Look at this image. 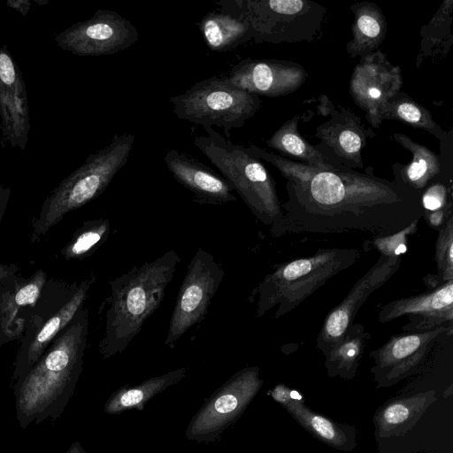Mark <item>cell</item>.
Returning a JSON list of instances; mask_svg holds the SVG:
<instances>
[{
	"label": "cell",
	"instance_id": "6da1fadb",
	"mask_svg": "<svg viewBox=\"0 0 453 453\" xmlns=\"http://www.w3.org/2000/svg\"><path fill=\"white\" fill-rule=\"evenodd\" d=\"M246 150L275 166L287 180L283 216L270 226L273 237L357 231L385 237L424 217L420 194L395 175L389 181L351 169L322 170L251 143Z\"/></svg>",
	"mask_w": 453,
	"mask_h": 453
},
{
	"label": "cell",
	"instance_id": "7a4b0ae2",
	"mask_svg": "<svg viewBox=\"0 0 453 453\" xmlns=\"http://www.w3.org/2000/svg\"><path fill=\"white\" fill-rule=\"evenodd\" d=\"M180 261L175 250H168L110 282V305L101 348L104 357L123 352L140 333L162 303Z\"/></svg>",
	"mask_w": 453,
	"mask_h": 453
},
{
	"label": "cell",
	"instance_id": "3957f363",
	"mask_svg": "<svg viewBox=\"0 0 453 453\" xmlns=\"http://www.w3.org/2000/svg\"><path fill=\"white\" fill-rule=\"evenodd\" d=\"M357 249H319L313 255L278 265L253 290L256 315L275 308L279 319L303 303L334 275L349 268L358 257Z\"/></svg>",
	"mask_w": 453,
	"mask_h": 453
},
{
	"label": "cell",
	"instance_id": "277c9868",
	"mask_svg": "<svg viewBox=\"0 0 453 453\" xmlns=\"http://www.w3.org/2000/svg\"><path fill=\"white\" fill-rule=\"evenodd\" d=\"M205 135L195 137L194 144L231 184L252 214L264 225L279 222L283 211L275 182L260 159L234 144L213 127H203Z\"/></svg>",
	"mask_w": 453,
	"mask_h": 453
},
{
	"label": "cell",
	"instance_id": "5b68a950",
	"mask_svg": "<svg viewBox=\"0 0 453 453\" xmlns=\"http://www.w3.org/2000/svg\"><path fill=\"white\" fill-rule=\"evenodd\" d=\"M168 102L178 119L203 128H222L226 139L232 129L242 127L261 106L258 96L237 87L226 76L198 81Z\"/></svg>",
	"mask_w": 453,
	"mask_h": 453
},
{
	"label": "cell",
	"instance_id": "8992f818",
	"mask_svg": "<svg viewBox=\"0 0 453 453\" xmlns=\"http://www.w3.org/2000/svg\"><path fill=\"white\" fill-rule=\"evenodd\" d=\"M248 19L257 43L311 42L326 15L311 0H231Z\"/></svg>",
	"mask_w": 453,
	"mask_h": 453
},
{
	"label": "cell",
	"instance_id": "52a82bcc",
	"mask_svg": "<svg viewBox=\"0 0 453 453\" xmlns=\"http://www.w3.org/2000/svg\"><path fill=\"white\" fill-rule=\"evenodd\" d=\"M224 277L225 271L215 257L198 248L178 291L165 340L166 346L173 349L185 333L204 319Z\"/></svg>",
	"mask_w": 453,
	"mask_h": 453
},
{
	"label": "cell",
	"instance_id": "ba28073f",
	"mask_svg": "<svg viewBox=\"0 0 453 453\" xmlns=\"http://www.w3.org/2000/svg\"><path fill=\"white\" fill-rule=\"evenodd\" d=\"M263 385L258 366L234 373L203 404L191 420L189 440L211 441L239 418Z\"/></svg>",
	"mask_w": 453,
	"mask_h": 453
},
{
	"label": "cell",
	"instance_id": "9c48e42d",
	"mask_svg": "<svg viewBox=\"0 0 453 453\" xmlns=\"http://www.w3.org/2000/svg\"><path fill=\"white\" fill-rule=\"evenodd\" d=\"M451 331L453 325L391 335L383 345L370 352L373 360L370 371L375 388L392 387L419 372L439 342Z\"/></svg>",
	"mask_w": 453,
	"mask_h": 453
},
{
	"label": "cell",
	"instance_id": "30bf717a",
	"mask_svg": "<svg viewBox=\"0 0 453 453\" xmlns=\"http://www.w3.org/2000/svg\"><path fill=\"white\" fill-rule=\"evenodd\" d=\"M139 39L136 27L111 10H97L84 21L74 23L55 35L57 45L79 57L111 55L127 50Z\"/></svg>",
	"mask_w": 453,
	"mask_h": 453
},
{
	"label": "cell",
	"instance_id": "8fae6325",
	"mask_svg": "<svg viewBox=\"0 0 453 453\" xmlns=\"http://www.w3.org/2000/svg\"><path fill=\"white\" fill-rule=\"evenodd\" d=\"M318 110L326 112L330 119L316 127L314 136L319 143L314 145L327 161L342 170L363 168L361 151L369 139L375 136L372 127L349 109L335 108L327 96L319 98Z\"/></svg>",
	"mask_w": 453,
	"mask_h": 453
},
{
	"label": "cell",
	"instance_id": "7c38bea8",
	"mask_svg": "<svg viewBox=\"0 0 453 453\" xmlns=\"http://www.w3.org/2000/svg\"><path fill=\"white\" fill-rule=\"evenodd\" d=\"M133 134H115L109 144L90 154L60 186V197L77 207L99 196L126 165L133 150Z\"/></svg>",
	"mask_w": 453,
	"mask_h": 453
},
{
	"label": "cell",
	"instance_id": "4fadbf2b",
	"mask_svg": "<svg viewBox=\"0 0 453 453\" xmlns=\"http://www.w3.org/2000/svg\"><path fill=\"white\" fill-rule=\"evenodd\" d=\"M403 83L400 67L390 63L380 50L362 58L355 66L349 80V94L365 111L372 128L380 127L382 107L401 91Z\"/></svg>",
	"mask_w": 453,
	"mask_h": 453
},
{
	"label": "cell",
	"instance_id": "5bb4252c",
	"mask_svg": "<svg viewBox=\"0 0 453 453\" xmlns=\"http://www.w3.org/2000/svg\"><path fill=\"white\" fill-rule=\"evenodd\" d=\"M402 257L380 255L375 264L354 284L349 294L326 316L319 332L316 346L326 357L367 298L397 272Z\"/></svg>",
	"mask_w": 453,
	"mask_h": 453
},
{
	"label": "cell",
	"instance_id": "9a60e30c",
	"mask_svg": "<svg viewBox=\"0 0 453 453\" xmlns=\"http://www.w3.org/2000/svg\"><path fill=\"white\" fill-rule=\"evenodd\" d=\"M408 321L403 332H426L453 325V280L446 281L426 292L399 298L383 305L378 313L385 324L401 317Z\"/></svg>",
	"mask_w": 453,
	"mask_h": 453
},
{
	"label": "cell",
	"instance_id": "2e32d148",
	"mask_svg": "<svg viewBox=\"0 0 453 453\" xmlns=\"http://www.w3.org/2000/svg\"><path fill=\"white\" fill-rule=\"evenodd\" d=\"M226 76L250 93L276 97L297 90L307 80L308 73L292 61L248 58L235 64Z\"/></svg>",
	"mask_w": 453,
	"mask_h": 453
},
{
	"label": "cell",
	"instance_id": "e0dca14e",
	"mask_svg": "<svg viewBox=\"0 0 453 453\" xmlns=\"http://www.w3.org/2000/svg\"><path fill=\"white\" fill-rule=\"evenodd\" d=\"M0 117L4 139L24 150L28 142V96L22 73L8 48L0 47Z\"/></svg>",
	"mask_w": 453,
	"mask_h": 453
},
{
	"label": "cell",
	"instance_id": "ac0fdd59",
	"mask_svg": "<svg viewBox=\"0 0 453 453\" xmlns=\"http://www.w3.org/2000/svg\"><path fill=\"white\" fill-rule=\"evenodd\" d=\"M164 161L173 178L193 194L196 203L222 205L236 201L231 184L190 155L170 149Z\"/></svg>",
	"mask_w": 453,
	"mask_h": 453
},
{
	"label": "cell",
	"instance_id": "d6986e66",
	"mask_svg": "<svg viewBox=\"0 0 453 453\" xmlns=\"http://www.w3.org/2000/svg\"><path fill=\"white\" fill-rule=\"evenodd\" d=\"M219 11L206 13L197 23L207 44L213 51L226 52L253 39L251 26L246 16L231 0L216 3Z\"/></svg>",
	"mask_w": 453,
	"mask_h": 453
},
{
	"label": "cell",
	"instance_id": "ffe728a7",
	"mask_svg": "<svg viewBox=\"0 0 453 453\" xmlns=\"http://www.w3.org/2000/svg\"><path fill=\"white\" fill-rule=\"evenodd\" d=\"M436 400V392L429 389L386 402L373 415L376 439L405 434Z\"/></svg>",
	"mask_w": 453,
	"mask_h": 453
},
{
	"label": "cell",
	"instance_id": "44dd1931",
	"mask_svg": "<svg viewBox=\"0 0 453 453\" xmlns=\"http://www.w3.org/2000/svg\"><path fill=\"white\" fill-rule=\"evenodd\" d=\"M280 403L304 429L329 447L345 452L356 448L355 426L337 423L328 417L313 411L303 402L289 399V391Z\"/></svg>",
	"mask_w": 453,
	"mask_h": 453
},
{
	"label": "cell",
	"instance_id": "7402d4cb",
	"mask_svg": "<svg viewBox=\"0 0 453 453\" xmlns=\"http://www.w3.org/2000/svg\"><path fill=\"white\" fill-rule=\"evenodd\" d=\"M354 15L351 26L352 39L346 44L349 58H361L376 51L387 34L385 16L379 6L368 1L350 5Z\"/></svg>",
	"mask_w": 453,
	"mask_h": 453
},
{
	"label": "cell",
	"instance_id": "603a6c76",
	"mask_svg": "<svg viewBox=\"0 0 453 453\" xmlns=\"http://www.w3.org/2000/svg\"><path fill=\"white\" fill-rule=\"evenodd\" d=\"M371 334L359 323H352L335 342L325 357V368L328 377H340L350 380L357 372Z\"/></svg>",
	"mask_w": 453,
	"mask_h": 453
},
{
	"label": "cell",
	"instance_id": "cb8c5ba5",
	"mask_svg": "<svg viewBox=\"0 0 453 453\" xmlns=\"http://www.w3.org/2000/svg\"><path fill=\"white\" fill-rule=\"evenodd\" d=\"M392 136L396 142L412 155V160L406 165L395 163L393 174L421 194L429 182L441 172L438 156L427 147L413 141L404 134L395 133Z\"/></svg>",
	"mask_w": 453,
	"mask_h": 453
},
{
	"label": "cell",
	"instance_id": "d4e9b609",
	"mask_svg": "<svg viewBox=\"0 0 453 453\" xmlns=\"http://www.w3.org/2000/svg\"><path fill=\"white\" fill-rule=\"evenodd\" d=\"M301 116L296 114L286 121L265 141L267 146L277 150L280 156L298 159L300 163L310 166L322 170L339 169L299 134L297 127Z\"/></svg>",
	"mask_w": 453,
	"mask_h": 453
},
{
	"label": "cell",
	"instance_id": "484cf974",
	"mask_svg": "<svg viewBox=\"0 0 453 453\" xmlns=\"http://www.w3.org/2000/svg\"><path fill=\"white\" fill-rule=\"evenodd\" d=\"M186 372V368H179L150 378L138 385L122 388L111 395L104 410L106 413L113 414L133 407H142L148 400L180 381Z\"/></svg>",
	"mask_w": 453,
	"mask_h": 453
},
{
	"label": "cell",
	"instance_id": "4316f807",
	"mask_svg": "<svg viewBox=\"0 0 453 453\" xmlns=\"http://www.w3.org/2000/svg\"><path fill=\"white\" fill-rule=\"evenodd\" d=\"M453 0H444L428 24L420 31L421 43L416 65L419 67L424 59L436 55L444 56L452 45L451 24Z\"/></svg>",
	"mask_w": 453,
	"mask_h": 453
},
{
	"label": "cell",
	"instance_id": "83f0119b",
	"mask_svg": "<svg viewBox=\"0 0 453 453\" xmlns=\"http://www.w3.org/2000/svg\"><path fill=\"white\" fill-rule=\"evenodd\" d=\"M380 118L382 121L397 120L414 128H421L441 141L446 137V133L434 121L431 112L403 91L397 92L384 104Z\"/></svg>",
	"mask_w": 453,
	"mask_h": 453
},
{
	"label": "cell",
	"instance_id": "f1b7e54d",
	"mask_svg": "<svg viewBox=\"0 0 453 453\" xmlns=\"http://www.w3.org/2000/svg\"><path fill=\"white\" fill-rule=\"evenodd\" d=\"M438 231L435 242L437 277L444 283L453 280V216Z\"/></svg>",
	"mask_w": 453,
	"mask_h": 453
},
{
	"label": "cell",
	"instance_id": "f546056e",
	"mask_svg": "<svg viewBox=\"0 0 453 453\" xmlns=\"http://www.w3.org/2000/svg\"><path fill=\"white\" fill-rule=\"evenodd\" d=\"M418 223L416 221L403 231L388 236L372 237L365 243L376 249L380 255L401 257L407 251V237L417 231Z\"/></svg>",
	"mask_w": 453,
	"mask_h": 453
},
{
	"label": "cell",
	"instance_id": "4dcf8cb0",
	"mask_svg": "<svg viewBox=\"0 0 453 453\" xmlns=\"http://www.w3.org/2000/svg\"><path fill=\"white\" fill-rule=\"evenodd\" d=\"M420 203L424 212L453 210L451 188L439 181L431 183L421 192Z\"/></svg>",
	"mask_w": 453,
	"mask_h": 453
},
{
	"label": "cell",
	"instance_id": "1f68e13d",
	"mask_svg": "<svg viewBox=\"0 0 453 453\" xmlns=\"http://www.w3.org/2000/svg\"><path fill=\"white\" fill-rule=\"evenodd\" d=\"M110 233V223L107 219H102L96 226L81 233L72 247V252L75 255L85 254L96 245L105 241Z\"/></svg>",
	"mask_w": 453,
	"mask_h": 453
},
{
	"label": "cell",
	"instance_id": "d6a6232c",
	"mask_svg": "<svg viewBox=\"0 0 453 453\" xmlns=\"http://www.w3.org/2000/svg\"><path fill=\"white\" fill-rule=\"evenodd\" d=\"M39 290L37 286L29 284L18 292L15 296V301L19 305L33 303L37 298Z\"/></svg>",
	"mask_w": 453,
	"mask_h": 453
},
{
	"label": "cell",
	"instance_id": "836d02e7",
	"mask_svg": "<svg viewBox=\"0 0 453 453\" xmlns=\"http://www.w3.org/2000/svg\"><path fill=\"white\" fill-rule=\"evenodd\" d=\"M59 325L60 319L58 317L50 319L39 333L37 336L38 342H44L49 340L51 335L58 329Z\"/></svg>",
	"mask_w": 453,
	"mask_h": 453
},
{
	"label": "cell",
	"instance_id": "e575fe53",
	"mask_svg": "<svg viewBox=\"0 0 453 453\" xmlns=\"http://www.w3.org/2000/svg\"><path fill=\"white\" fill-rule=\"evenodd\" d=\"M6 4L9 7L18 11L23 16H26L28 13L31 7V3L29 0H8Z\"/></svg>",
	"mask_w": 453,
	"mask_h": 453
},
{
	"label": "cell",
	"instance_id": "d590c367",
	"mask_svg": "<svg viewBox=\"0 0 453 453\" xmlns=\"http://www.w3.org/2000/svg\"><path fill=\"white\" fill-rule=\"evenodd\" d=\"M65 453H87L81 442L74 441L71 444Z\"/></svg>",
	"mask_w": 453,
	"mask_h": 453
}]
</instances>
